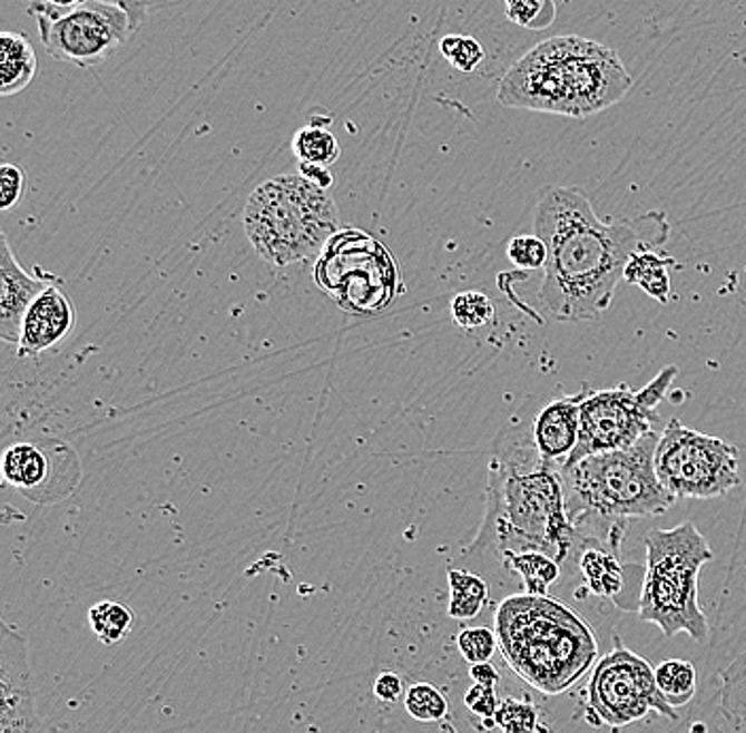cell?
<instances>
[{
  "label": "cell",
  "instance_id": "3957f363",
  "mask_svg": "<svg viewBox=\"0 0 746 733\" xmlns=\"http://www.w3.org/2000/svg\"><path fill=\"white\" fill-rule=\"evenodd\" d=\"M635 86L619 53L583 37H551L530 49L501 79L507 108L590 117L617 105Z\"/></svg>",
  "mask_w": 746,
  "mask_h": 733
},
{
  "label": "cell",
  "instance_id": "6da1fadb",
  "mask_svg": "<svg viewBox=\"0 0 746 733\" xmlns=\"http://www.w3.org/2000/svg\"><path fill=\"white\" fill-rule=\"evenodd\" d=\"M534 234L548 248L543 307L556 321L586 323L611 307L628 261L668 242L670 225L659 211L602 221L586 189L548 187L534 211Z\"/></svg>",
  "mask_w": 746,
  "mask_h": 733
},
{
  "label": "cell",
  "instance_id": "5bb4252c",
  "mask_svg": "<svg viewBox=\"0 0 746 733\" xmlns=\"http://www.w3.org/2000/svg\"><path fill=\"white\" fill-rule=\"evenodd\" d=\"M51 284V276H30L13 257L7 236L0 234V338L20 344L22 324L30 305Z\"/></svg>",
  "mask_w": 746,
  "mask_h": 733
},
{
  "label": "cell",
  "instance_id": "e0dca14e",
  "mask_svg": "<svg viewBox=\"0 0 746 733\" xmlns=\"http://www.w3.org/2000/svg\"><path fill=\"white\" fill-rule=\"evenodd\" d=\"M575 554L581 579L590 594L615 600L624 592V564L619 558L621 549L577 530Z\"/></svg>",
  "mask_w": 746,
  "mask_h": 733
},
{
  "label": "cell",
  "instance_id": "44dd1931",
  "mask_svg": "<svg viewBox=\"0 0 746 733\" xmlns=\"http://www.w3.org/2000/svg\"><path fill=\"white\" fill-rule=\"evenodd\" d=\"M448 585H450V604L448 615L457 622H471L482 613L483 606L490 598V587L480 575L450 568L448 570Z\"/></svg>",
  "mask_w": 746,
  "mask_h": 733
},
{
  "label": "cell",
  "instance_id": "4fadbf2b",
  "mask_svg": "<svg viewBox=\"0 0 746 733\" xmlns=\"http://www.w3.org/2000/svg\"><path fill=\"white\" fill-rule=\"evenodd\" d=\"M0 733H43L28 645L20 629L2 624L0 636Z\"/></svg>",
  "mask_w": 746,
  "mask_h": 733
},
{
  "label": "cell",
  "instance_id": "30bf717a",
  "mask_svg": "<svg viewBox=\"0 0 746 733\" xmlns=\"http://www.w3.org/2000/svg\"><path fill=\"white\" fill-rule=\"evenodd\" d=\"M677 375L679 366L668 365L640 390H630L628 384L592 390L581 405L579 441L567 465L592 453L626 450L654 431L658 405Z\"/></svg>",
  "mask_w": 746,
  "mask_h": 733
},
{
  "label": "cell",
  "instance_id": "836d02e7",
  "mask_svg": "<svg viewBox=\"0 0 746 733\" xmlns=\"http://www.w3.org/2000/svg\"><path fill=\"white\" fill-rule=\"evenodd\" d=\"M23 187H26V178H23L22 168L13 164H4L0 168V208L9 211L11 206L20 204Z\"/></svg>",
  "mask_w": 746,
  "mask_h": 733
},
{
  "label": "cell",
  "instance_id": "4316f807",
  "mask_svg": "<svg viewBox=\"0 0 746 733\" xmlns=\"http://www.w3.org/2000/svg\"><path fill=\"white\" fill-rule=\"evenodd\" d=\"M450 312H452V321L464 331L482 329L494 321V303L490 302V297L480 291L459 293L452 300Z\"/></svg>",
  "mask_w": 746,
  "mask_h": 733
},
{
  "label": "cell",
  "instance_id": "e575fe53",
  "mask_svg": "<svg viewBox=\"0 0 746 733\" xmlns=\"http://www.w3.org/2000/svg\"><path fill=\"white\" fill-rule=\"evenodd\" d=\"M403 691H405V685L401 676L391 670L377 674V678L373 681V695L382 704H395L396 700L403 695Z\"/></svg>",
  "mask_w": 746,
  "mask_h": 733
},
{
  "label": "cell",
  "instance_id": "9c48e42d",
  "mask_svg": "<svg viewBox=\"0 0 746 733\" xmlns=\"http://www.w3.org/2000/svg\"><path fill=\"white\" fill-rule=\"evenodd\" d=\"M656 471L677 500L724 497L740 486L738 448L670 418L659 434Z\"/></svg>",
  "mask_w": 746,
  "mask_h": 733
},
{
  "label": "cell",
  "instance_id": "83f0119b",
  "mask_svg": "<svg viewBox=\"0 0 746 733\" xmlns=\"http://www.w3.org/2000/svg\"><path fill=\"white\" fill-rule=\"evenodd\" d=\"M505 9L509 22L528 30H546L556 20L553 0H505Z\"/></svg>",
  "mask_w": 746,
  "mask_h": 733
},
{
  "label": "cell",
  "instance_id": "603a6c76",
  "mask_svg": "<svg viewBox=\"0 0 746 733\" xmlns=\"http://www.w3.org/2000/svg\"><path fill=\"white\" fill-rule=\"evenodd\" d=\"M89 626L102 645H119L132 632L134 613L124 603L102 600L88 610Z\"/></svg>",
  "mask_w": 746,
  "mask_h": 733
},
{
  "label": "cell",
  "instance_id": "ac0fdd59",
  "mask_svg": "<svg viewBox=\"0 0 746 733\" xmlns=\"http://www.w3.org/2000/svg\"><path fill=\"white\" fill-rule=\"evenodd\" d=\"M37 75V53L22 32L0 35V94L16 96L32 84Z\"/></svg>",
  "mask_w": 746,
  "mask_h": 733
},
{
  "label": "cell",
  "instance_id": "8992f818",
  "mask_svg": "<svg viewBox=\"0 0 746 733\" xmlns=\"http://www.w3.org/2000/svg\"><path fill=\"white\" fill-rule=\"evenodd\" d=\"M244 232L262 260L285 267L323 253L340 232V211L327 189L302 174H283L251 194Z\"/></svg>",
  "mask_w": 746,
  "mask_h": 733
},
{
  "label": "cell",
  "instance_id": "f35d334b",
  "mask_svg": "<svg viewBox=\"0 0 746 733\" xmlns=\"http://www.w3.org/2000/svg\"><path fill=\"white\" fill-rule=\"evenodd\" d=\"M30 2H45V4H51V7H75V4H81L86 0H30Z\"/></svg>",
  "mask_w": 746,
  "mask_h": 733
},
{
  "label": "cell",
  "instance_id": "277c9868",
  "mask_svg": "<svg viewBox=\"0 0 746 733\" xmlns=\"http://www.w3.org/2000/svg\"><path fill=\"white\" fill-rule=\"evenodd\" d=\"M494 634L511 670L546 695L571 690L598 659L590 624L549 596L505 598L494 615Z\"/></svg>",
  "mask_w": 746,
  "mask_h": 733
},
{
  "label": "cell",
  "instance_id": "7402d4cb",
  "mask_svg": "<svg viewBox=\"0 0 746 733\" xmlns=\"http://www.w3.org/2000/svg\"><path fill=\"white\" fill-rule=\"evenodd\" d=\"M503 566L522 579L530 596H548L549 587L562 575V566L543 551L511 554L503 560Z\"/></svg>",
  "mask_w": 746,
  "mask_h": 733
},
{
  "label": "cell",
  "instance_id": "1f68e13d",
  "mask_svg": "<svg viewBox=\"0 0 746 733\" xmlns=\"http://www.w3.org/2000/svg\"><path fill=\"white\" fill-rule=\"evenodd\" d=\"M507 257L522 270H543L548 261V248L537 234L516 236L507 246Z\"/></svg>",
  "mask_w": 746,
  "mask_h": 733
},
{
  "label": "cell",
  "instance_id": "d6a6232c",
  "mask_svg": "<svg viewBox=\"0 0 746 733\" xmlns=\"http://www.w3.org/2000/svg\"><path fill=\"white\" fill-rule=\"evenodd\" d=\"M464 704H467L469 711L478 714L483 721L497 725L494 723V714H497L499 706H501V702L497 697V690L473 683V687L467 691V695H464Z\"/></svg>",
  "mask_w": 746,
  "mask_h": 733
},
{
  "label": "cell",
  "instance_id": "74e56055",
  "mask_svg": "<svg viewBox=\"0 0 746 733\" xmlns=\"http://www.w3.org/2000/svg\"><path fill=\"white\" fill-rule=\"evenodd\" d=\"M302 168V176H306L307 180H312L314 185L323 187V189H330L333 185V176H331L330 168H318V166H306V164H300Z\"/></svg>",
  "mask_w": 746,
  "mask_h": 733
},
{
  "label": "cell",
  "instance_id": "7c38bea8",
  "mask_svg": "<svg viewBox=\"0 0 746 733\" xmlns=\"http://www.w3.org/2000/svg\"><path fill=\"white\" fill-rule=\"evenodd\" d=\"M588 697L590 712L596 714L593 725L626 727L645 719L649 711L673 721L679 719L677 708L659 691L656 668L635 651L624 647L617 636L614 651L593 668Z\"/></svg>",
  "mask_w": 746,
  "mask_h": 733
},
{
  "label": "cell",
  "instance_id": "52a82bcc",
  "mask_svg": "<svg viewBox=\"0 0 746 733\" xmlns=\"http://www.w3.org/2000/svg\"><path fill=\"white\" fill-rule=\"evenodd\" d=\"M647 566L638 596V617L661 629L666 638L680 632L696 643L710 636L708 619L700 608V570L713 560V549L694 521L677 528H654L645 537Z\"/></svg>",
  "mask_w": 746,
  "mask_h": 733
},
{
  "label": "cell",
  "instance_id": "484cf974",
  "mask_svg": "<svg viewBox=\"0 0 746 733\" xmlns=\"http://www.w3.org/2000/svg\"><path fill=\"white\" fill-rule=\"evenodd\" d=\"M405 711L418 723H440L448 716V700L435 685L416 683L405 691Z\"/></svg>",
  "mask_w": 746,
  "mask_h": 733
},
{
  "label": "cell",
  "instance_id": "f1b7e54d",
  "mask_svg": "<svg viewBox=\"0 0 746 733\" xmlns=\"http://www.w3.org/2000/svg\"><path fill=\"white\" fill-rule=\"evenodd\" d=\"M440 53L445 58L448 65L461 70V72H473L485 58L483 45L478 39L467 37V35L443 37L440 43Z\"/></svg>",
  "mask_w": 746,
  "mask_h": 733
},
{
  "label": "cell",
  "instance_id": "4dcf8cb0",
  "mask_svg": "<svg viewBox=\"0 0 746 733\" xmlns=\"http://www.w3.org/2000/svg\"><path fill=\"white\" fill-rule=\"evenodd\" d=\"M494 723L503 733H534L537 708L532 706V702L505 697L494 714Z\"/></svg>",
  "mask_w": 746,
  "mask_h": 733
},
{
  "label": "cell",
  "instance_id": "8fae6325",
  "mask_svg": "<svg viewBox=\"0 0 746 733\" xmlns=\"http://www.w3.org/2000/svg\"><path fill=\"white\" fill-rule=\"evenodd\" d=\"M28 13L39 23L47 53L79 68L102 65L134 35L128 11L107 0H86L75 7L30 2Z\"/></svg>",
  "mask_w": 746,
  "mask_h": 733
},
{
  "label": "cell",
  "instance_id": "9a60e30c",
  "mask_svg": "<svg viewBox=\"0 0 746 733\" xmlns=\"http://www.w3.org/2000/svg\"><path fill=\"white\" fill-rule=\"evenodd\" d=\"M590 392L592 389L583 384V389L577 394L553 399L537 416L532 424V441L539 453L549 462H556L560 467L569 462L579 441L581 405Z\"/></svg>",
  "mask_w": 746,
  "mask_h": 733
},
{
  "label": "cell",
  "instance_id": "d590c367",
  "mask_svg": "<svg viewBox=\"0 0 746 733\" xmlns=\"http://www.w3.org/2000/svg\"><path fill=\"white\" fill-rule=\"evenodd\" d=\"M107 2L121 4V7L128 11L130 20H132L134 32H138L140 23H143L145 16H147V9H149V2H151V0H107Z\"/></svg>",
  "mask_w": 746,
  "mask_h": 733
},
{
  "label": "cell",
  "instance_id": "ba28073f",
  "mask_svg": "<svg viewBox=\"0 0 746 733\" xmlns=\"http://www.w3.org/2000/svg\"><path fill=\"white\" fill-rule=\"evenodd\" d=\"M316 282L346 312L370 316L395 302L399 270L393 255L361 229L337 232L323 248Z\"/></svg>",
  "mask_w": 746,
  "mask_h": 733
},
{
  "label": "cell",
  "instance_id": "2e32d148",
  "mask_svg": "<svg viewBox=\"0 0 746 733\" xmlns=\"http://www.w3.org/2000/svg\"><path fill=\"white\" fill-rule=\"evenodd\" d=\"M75 326V307L56 284H49L37 302L30 305L22 324L18 354L37 356L67 340Z\"/></svg>",
  "mask_w": 746,
  "mask_h": 733
},
{
  "label": "cell",
  "instance_id": "d4e9b609",
  "mask_svg": "<svg viewBox=\"0 0 746 733\" xmlns=\"http://www.w3.org/2000/svg\"><path fill=\"white\" fill-rule=\"evenodd\" d=\"M293 153L297 155L300 164L331 168L340 159V143L337 138L323 126H306L297 130L293 138Z\"/></svg>",
  "mask_w": 746,
  "mask_h": 733
},
{
  "label": "cell",
  "instance_id": "7a4b0ae2",
  "mask_svg": "<svg viewBox=\"0 0 746 733\" xmlns=\"http://www.w3.org/2000/svg\"><path fill=\"white\" fill-rule=\"evenodd\" d=\"M577 549V528L567 511L562 467L546 460L532 434L507 429L494 441L488 467L485 514L469 556L543 551L565 566Z\"/></svg>",
  "mask_w": 746,
  "mask_h": 733
},
{
  "label": "cell",
  "instance_id": "f546056e",
  "mask_svg": "<svg viewBox=\"0 0 746 733\" xmlns=\"http://www.w3.org/2000/svg\"><path fill=\"white\" fill-rule=\"evenodd\" d=\"M457 645H459L462 657L473 666V664L490 662L492 655L497 653L499 641H497V634L488 627H464L457 636Z\"/></svg>",
  "mask_w": 746,
  "mask_h": 733
},
{
  "label": "cell",
  "instance_id": "cb8c5ba5",
  "mask_svg": "<svg viewBox=\"0 0 746 733\" xmlns=\"http://www.w3.org/2000/svg\"><path fill=\"white\" fill-rule=\"evenodd\" d=\"M656 681H658L659 691L666 697V702L673 708H683L696 695L698 674H696L694 664L685 659H668V662H661L656 668Z\"/></svg>",
  "mask_w": 746,
  "mask_h": 733
},
{
  "label": "cell",
  "instance_id": "5b68a950",
  "mask_svg": "<svg viewBox=\"0 0 746 733\" xmlns=\"http://www.w3.org/2000/svg\"><path fill=\"white\" fill-rule=\"evenodd\" d=\"M659 434H645L626 450L592 453L562 467L567 511L579 518H658L675 507L659 481L656 448Z\"/></svg>",
  "mask_w": 746,
  "mask_h": 733
},
{
  "label": "cell",
  "instance_id": "ffe728a7",
  "mask_svg": "<svg viewBox=\"0 0 746 733\" xmlns=\"http://www.w3.org/2000/svg\"><path fill=\"white\" fill-rule=\"evenodd\" d=\"M677 265L673 257H661L656 251H640L628 261L624 281L642 289L656 302L668 303L670 300V267Z\"/></svg>",
  "mask_w": 746,
  "mask_h": 733
},
{
  "label": "cell",
  "instance_id": "8d00e7d4",
  "mask_svg": "<svg viewBox=\"0 0 746 733\" xmlns=\"http://www.w3.org/2000/svg\"><path fill=\"white\" fill-rule=\"evenodd\" d=\"M469 674H471L473 683L483 685V687H492V690H497V685H499V672H497L494 666H490V662H485V664H473Z\"/></svg>",
  "mask_w": 746,
  "mask_h": 733
},
{
  "label": "cell",
  "instance_id": "d6986e66",
  "mask_svg": "<svg viewBox=\"0 0 746 733\" xmlns=\"http://www.w3.org/2000/svg\"><path fill=\"white\" fill-rule=\"evenodd\" d=\"M0 469L7 483L20 490H35L49 475V458L39 446L20 441L2 452Z\"/></svg>",
  "mask_w": 746,
  "mask_h": 733
}]
</instances>
